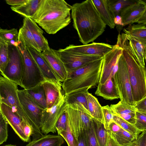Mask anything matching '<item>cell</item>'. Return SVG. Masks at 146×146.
I'll list each match as a JSON object with an SVG mask.
<instances>
[{
    "label": "cell",
    "mask_w": 146,
    "mask_h": 146,
    "mask_svg": "<svg viewBox=\"0 0 146 146\" xmlns=\"http://www.w3.org/2000/svg\"><path fill=\"white\" fill-rule=\"evenodd\" d=\"M73 26L83 45L94 41L105 31L103 22L92 0L77 3L71 6Z\"/></svg>",
    "instance_id": "1"
},
{
    "label": "cell",
    "mask_w": 146,
    "mask_h": 146,
    "mask_svg": "<svg viewBox=\"0 0 146 146\" xmlns=\"http://www.w3.org/2000/svg\"><path fill=\"white\" fill-rule=\"evenodd\" d=\"M71 6L64 0H41L31 18L49 34H55L71 22Z\"/></svg>",
    "instance_id": "2"
},
{
    "label": "cell",
    "mask_w": 146,
    "mask_h": 146,
    "mask_svg": "<svg viewBox=\"0 0 146 146\" xmlns=\"http://www.w3.org/2000/svg\"><path fill=\"white\" fill-rule=\"evenodd\" d=\"M116 44L123 49L122 54L127 67L135 105L146 96L145 68L139 61L124 33L118 34Z\"/></svg>",
    "instance_id": "3"
},
{
    "label": "cell",
    "mask_w": 146,
    "mask_h": 146,
    "mask_svg": "<svg viewBox=\"0 0 146 146\" xmlns=\"http://www.w3.org/2000/svg\"><path fill=\"white\" fill-rule=\"evenodd\" d=\"M103 58L68 74L62 84L65 95L95 87L99 82Z\"/></svg>",
    "instance_id": "4"
},
{
    "label": "cell",
    "mask_w": 146,
    "mask_h": 146,
    "mask_svg": "<svg viewBox=\"0 0 146 146\" xmlns=\"http://www.w3.org/2000/svg\"><path fill=\"white\" fill-rule=\"evenodd\" d=\"M17 47L21 55L23 65L21 87L25 89L34 87L41 83L44 78L19 32Z\"/></svg>",
    "instance_id": "5"
},
{
    "label": "cell",
    "mask_w": 146,
    "mask_h": 146,
    "mask_svg": "<svg viewBox=\"0 0 146 146\" xmlns=\"http://www.w3.org/2000/svg\"><path fill=\"white\" fill-rule=\"evenodd\" d=\"M17 94L23 110L33 129V140L38 139L43 135L41 128V119L44 109L41 108L28 94L26 90H18Z\"/></svg>",
    "instance_id": "6"
},
{
    "label": "cell",
    "mask_w": 146,
    "mask_h": 146,
    "mask_svg": "<svg viewBox=\"0 0 146 146\" xmlns=\"http://www.w3.org/2000/svg\"><path fill=\"white\" fill-rule=\"evenodd\" d=\"M17 85L0 76V101L11 107L22 120L29 125L18 97Z\"/></svg>",
    "instance_id": "7"
},
{
    "label": "cell",
    "mask_w": 146,
    "mask_h": 146,
    "mask_svg": "<svg viewBox=\"0 0 146 146\" xmlns=\"http://www.w3.org/2000/svg\"><path fill=\"white\" fill-rule=\"evenodd\" d=\"M114 79L119 90L120 101L134 106L131 86L126 63L122 54L119 59L118 68L114 76Z\"/></svg>",
    "instance_id": "8"
},
{
    "label": "cell",
    "mask_w": 146,
    "mask_h": 146,
    "mask_svg": "<svg viewBox=\"0 0 146 146\" xmlns=\"http://www.w3.org/2000/svg\"><path fill=\"white\" fill-rule=\"evenodd\" d=\"M66 103L65 95L62 96L52 107L43 110L42 115L40 129L45 135L51 132H56V125L59 117L64 112Z\"/></svg>",
    "instance_id": "9"
},
{
    "label": "cell",
    "mask_w": 146,
    "mask_h": 146,
    "mask_svg": "<svg viewBox=\"0 0 146 146\" xmlns=\"http://www.w3.org/2000/svg\"><path fill=\"white\" fill-rule=\"evenodd\" d=\"M8 47V63L4 71L1 74L8 80L21 86L23 66L21 55L17 46L10 45Z\"/></svg>",
    "instance_id": "10"
},
{
    "label": "cell",
    "mask_w": 146,
    "mask_h": 146,
    "mask_svg": "<svg viewBox=\"0 0 146 146\" xmlns=\"http://www.w3.org/2000/svg\"><path fill=\"white\" fill-rule=\"evenodd\" d=\"M56 52L63 63L67 74L94 61L103 58L97 55H86L75 53L59 49Z\"/></svg>",
    "instance_id": "11"
},
{
    "label": "cell",
    "mask_w": 146,
    "mask_h": 146,
    "mask_svg": "<svg viewBox=\"0 0 146 146\" xmlns=\"http://www.w3.org/2000/svg\"><path fill=\"white\" fill-rule=\"evenodd\" d=\"M119 15L122 19L123 27L134 23L146 24V3L142 0L123 9Z\"/></svg>",
    "instance_id": "12"
},
{
    "label": "cell",
    "mask_w": 146,
    "mask_h": 146,
    "mask_svg": "<svg viewBox=\"0 0 146 146\" xmlns=\"http://www.w3.org/2000/svg\"><path fill=\"white\" fill-rule=\"evenodd\" d=\"M122 50L121 47L116 44L112 50L103 57L99 83L104 84L111 76L114 77Z\"/></svg>",
    "instance_id": "13"
},
{
    "label": "cell",
    "mask_w": 146,
    "mask_h": 146,
    "mask_svg": "<svg viewBox=\"0 0 146 146\" xmlns=\"http://www.w3.org/2000/svg\"><path fill=\"white\" fill-rule=\"evenodd\" d=\"M114 45L104 43L93 42L81 45L70 44L63 49L64 50L80 54L100 56L103 57L112 50Z\"/></svg>",
    "instance_id": "14"
},
{
    "label": "cell",
    "mask_w": 146,
    "mask_h": 146,
    "mask_svg": "<svg viewBox=\"0 0 146 146\" xmlns=\"http://www.w3.org/2000/svg\"><path fill=\"white\" fill-rule=\"evenodd\" d=\"M42 52L57 80L63 82L67 78V72L55 50L50 48Z\"/></svg>",
    "instance_id": "15"
},
{
    "label": "cell",
    "mask_w": 146,
    "mask_h": 146,
    "mask_svg": "<svg viewBox=\"0 0 146 146\" xmlns=\"http://www.w3.org/2000/svg\"><path fill=\"white\" fill-rule=\"evenodd\" d=\"M0 111L8 124L23 141L29 142L31 139L24 134L21 127L22 119L10 107L2 103H0Z\"/></svg>",
    "instance_id": "16"
},
{
    "label": "cell",
    "mask_w": 146,
    "mask_h": 146,
    "mask_svg": "<svg viewBox=\"0 0 146 146\" xmlns=\"http://www.w3.org/2000/svg\"><path fill=\"white\" fill-rule=\"evenodd\" d=\"M41 84L45 95L46 108H50L63 95L62 84L57 80L44 79Z\"/></svg>",
    "instance_id": "17"
},
{
    "label": "cell",
    "mask_w": 146,
    "mask_h": 146,
    "mask_svg": "<svg viewBox=\"0 0 146 146\" xmlns=\"http://www.w3.org/2000/svg\"><path fill=\"white\" fill-rule=\"evenodd\" d=\"M65 111L71 131L77 141L80 135L86 131L84 129L78 111L71 105L66 104Z\"/></svg>",
    "instance_id": "18"
},
{
    "label": "cell",
    "mask_w": 146,
    "mask_h": 146,
    "mask_svg": "<svg viewBox=\"0 0 146 146\" xmlns=\"http://www.w3.org/2000/svg\"><path fill=\"white\" fill-rule=\"evenodd\" d=\"M95 94L107 100H111L120 98L119 92L114 77L111 76L104 84L98 83Z\"/></svg>",
    "instance_id": "19"
},
{
    "label": "cell",
    "mask_w": 146,
    "mask_h": 146,
    "mask_svg": "<svg viewBox=\"0 0 146 146\" xmlns=\"http://www.w3.org/2000/svg\"><path fill=\"white\" fill-rule=\"evenodd\" d=\"M26 46L36 62L44 79L57 80L42 52L31 46Z\"/></svg>",
    "instance_id": "20"
},
{
    "label": "cell",
    "mask_w": 146,
    "mask_h": 146,
    "mask_svg": "<svg viewBox=\"0 0 146 146\" xmlns=\"http://www.w3.org/2000/svg\"><path fill=\"white\" fill-rule=\"evenodd\" d=\"M23 24L27 27L31 32L40 51L42 52L50 48L47 40L43 35V31L33 19L30 18L24 17Z\"/></svg>",
    "instance_id": "21"
},
{
    "label": "cell",
    "mask_w": 146,
    "mask_h": 146,
    "mask_svg": "<svg viewBox=\"0 0 146 146\" xmlns=\"http://www.w3.org/2000/svg\"><path fill=\"white\" fill-rule=\"evenodd\" d=\"M88 90L85 89L64 95L66 104H75L78 109L90 114L87 106V95Z\"/></svg>",
    "instance_id": "22"
},
{
    "label": "cell",
    "mask_w": 146,
    "mask_h": 146,
    "mask_svg": "<svg viewBox=\"0 0 146 146\" xmlns=\"http://www.w3.org/2000/svg\"><path fill=\"white\" fill-rule=\"evenodd\" d=\"M123 31L135 55L141 66L145 67V60L146 59V44L142 43L124 29Z\"/></svg>",
    "instance_id": "23"
},
{
    "label": "cell",
    "mask_w": 146,
    "mask_h": 146,
    "mask_svg": "<svg viewBox=\"0 0 146 146\" xmlns=\"http://www.w3.org/2000/svg\"><path fill=\"white\" fill-rule=\"evenodd\" d=\"M101 19L106 25L111 29L115 26L113 17L109 8L107 0H92Z\"/></svg>",
    "instance_id": "24"
},
{
    "label": "cell",
    "mask_w": 146,
    "mask_h": 146,
    "mask_svg": "<svg viewBox=\"0 0 146 146\" xmlns=\"http://www.w3.org/2000/svg\"><path fill=\"white\" fill-rule=\"evenodd\" d=\"M41 0H27L20 5L11 6L13 11L22 15L24 17L31 18L38 9Z\"/></svg>",
    "instance_id": "25"
},
{
    "label": "cell",
    "mask_w": 146,
    "mask_h": 146,
    "mask_svg": "<svg viewBox=\"0 0 146 146\" xmlns=\"http://www.w3.org/2000/svg\"><path fill=\"white\" fill-rule=\"evenodd\" d=\"M64 142V139L59 135H43L39 138L33 140L26 146H61Z\"/></svg>",
    "instance_id": "26"
},
{
    "label": "cell",
    "mask_w": 146,
    "mask_h": 146,
    "mask_svg": "<svg viewBox=\"0 0 146 146\" xmlns=\"http://www.w3.org/2000/svg\"><path fill=\"white\" fill-rule=\"evenodd\" d=\"M87 97L88 109L90 115L92 117L103 123L102 106L98 99L89 92L87 94Z\"/></svg>",
    "instance_id": "27"
},
{
    "label": "cell",
    "mask_w": 146,
    "mask_h": 146,
    "mask_svg": "<svg viewBox=\"0 0 146 146\" xmlns=\"http://www.w3.org/2000/svg\"><path fill=\"white\" fill-rule=\"evenodd\" d=\"M19 32L17 29H4L0 27V43L8 46L13 45L17 46Z\"/></svg>",
    "instance_id": "28"
},
{
    "label": "cell",
    "mask_w": 146,
    "mask_h": 146,
    "mask_svg": "<svg viewBox=\"0 0 146 146\" xmlns=\"http://www.w3.org/2000/svg\"><path fill=\"white\" fill-rule=\"evenodd\" d=\"M25 90L41 108L43 109L46 108L45 95L41 83L34 87Z\"/></svg>",
    "instance_id": "29"
},
{
    "label": "cell",
    "mask_w": 146,
    "mask_h": 146,
    "mask_svg": "<svg viewBox=\"0 0 146 146\" xmlns=\"http://www.w3.org/2000/svg\"><path fill=\"white\" fill-rule=\"evenodd\" d=\"M146 25L137 24L129 25L123 29L143 44H146Z\"/></svg>",
    "instance_id": "30"
},
{
    "label": "cell",
    "mask_w": 146,
    "mask_h": 146,
    "mask_svg": "<svg viewBox=\"0 0 146 146\" xmlns=\"http://www.w3.org/2000/svg\"><path fill=\"white\" fill-rule=\"evenodd\" d=\"M113 134L121 146H134L139 135L130 133L121 128L119 131Z\"/></svg>",
    "instance_id": "31"
},
{
    "label": "cell",
    "mask_w": 146,
    "mask_h": 146,
    "mask_svg": "<svg viewBox=\"0 0 146 146\" xmlns=\"http://www.w3.org/2000/svg\"><path fill=\"white\" fill-rule=\"evenodd\" d=\"M107 0L109 8L114 19L116 16L119 15L123 9L137 1V0Z\"/></svg>",
    "instance_id": "32"
},
{
    "label": "cell",
    "mask_w": 146,
    "mask_h": 146,
    "mask_svg": "<svg viewBox=\"0 0 146 146\" xmlns=\"http://www.w3.org/2000/svg\"><path fill=\"white\" fill-rule=\"evenodd\" d=\"M93 120L96 136L99 146H105L107 138V130L103 123L93 118Z\"/></svg>",
    "instance_id": "33"
},
{
    "label": "cell",
    "mask_w": 146,
    "mask_h": 146,
    "mask_svg": "<svg viewBox=\"0 0 146 146\" xmlns=\"http://www.w3.org/2000/svg\"><path fill=\"white\" fill-rule=\"evenodd\" d=\"M114 114L118 115L121 114L135 115L136 109L134 106L127 104L120 101L116 104L110 106Z\"/></svg>",
    "instance_id": "34"
},
{
    "label": "cell",
    "mask_w": 146,
    "mask_h": 146,
    "mask_svg": "<svg viewBox=\"0 0 146 146\" xmlns=\"http://www.w3.org/2000/svg\"><path fill=\"white\" fill-rule=\"evenodd\" d=\"M19 32L22 36L26 46H31L40 51L31 32L25 24H23L22 26L19 29Z\"/></svg>",
    "instance_id": "35"
},
{
    "label": "cell",
    "mask_w": 146,
    "mask_h": 146,
    "mask_svg": "<svg viewBox=\"0 0 146 146\" xmlns=\"http://www.w3.org/2000/svg\"><path fill=\"white\" fill-rule=\"evenodd\" d=\"M113 120L122 128L130 133L139 135L142 132L138 130L134 125L130 123L114 114Z\"/></svg>",
    "instance_id": "36"
},
{
    "label": "cell",
    "mask_w": 146,
    "mask_h": 146,
    "mask_svg": "<svg viewBox=\"0 0 146 146\" xmlns=\"http://www.w3.org/2000/svg\"><path fill=\"white\" fill-rule=\"evenodd\" d=\"M59 135L65 140L68 146H78V141L72 133L67 120L65 131L60 133Z\"/></svg>",
    "instance_id": "37"
},
{
    "label": "cell",
    "mask_w": 146,
    "mask_h": 146,
    "mask_svg": "<svg viewBox=\"0 0 146 146\" xmlns=\"http://www.w3.org/2000/svg\"><path fill=\"white\" fill-rule=\"evenodd\" d=\"M9 52L8 46L0 43V72L2 73L8 62Z\"/></svg>",
    "instance_id": "38"
},
{
    "label": "cell",
    "mask_w": 146,
    "mask_h": 146,
    "mask_svg": "<svg viewBox=\"0 0 146 146\" xmlns=\"http://www.w3.org/2000/svg\"><path fill=\"white\" fill-rule=\"evenodd\" d=\"M136 123L134 125L139 131H146V113L136 111H135Z\"/></svg>",
    "instance_id": "39"
},
{
    "label": "cell",
    "mask_w": 146,
    "mask_h": 146,
    "mask_svg": "<svg viewBox=\"0 0 146 146\" xmlns=\"http://www.w3.org/2000/svg\"><path fill=\"white\" fill-rule=\"evenodd\" d=\"M103 124L105 129L107 130L110 123L113 120L114 113L108 105L102 106Z\"/></svg>",
    "instance_id": "40"
},
{
    "label": "cell",
    "mask_w": 146,
    "mask_h": 146,
    "mask_svg": "<svg viewBox=\"0 0 146 146\" xmlns=\"http://www.w3.org/2000/svg\"><path fill=\"white\" fill-rule=\"evenodd\" d=\"M86 132L88 146H99L95 135L93 119L90 122L89 128Z\"/></svg>",
    "instance_id": "41"
},
{
    "label": "cell",
    "mask_w": 146,
    "mask_h": 146,
    "mask_svg": "<svg viewBox=\"0 0 146 146\" xmlns=\"http://www.w3.org/2000/svg\"><path fill=\"white\" fill-rule=\"evenodd\" d=\"M8 123L3 117L0 121V145L6 141L8 137Z\"/></svg>",
    "instance_id": "42"
},
{
    "label": "cell",
    "mask_w": 146,
    "mask_h": 146,
    "mask_svg": "<svg viewBox=\"0 0 146 146\" xmlns=\"http://www.w3.org/2000/svg\"><path fill=\"white\" fill-rule=\"evenodd\" d=\"M66 116L65 111L61 115L58 119L56 125V129L58 135L65 131L66 126Z\"/></svg>",
    "instance_id": "43"
},
{
    "label": "cell",
    "mask_w": 146,
    "mask_h": 146,
    "mask_svg": "<svg viewBox=\"0 0 146 146\" xmlns=\"http://www.w3.org/2000/svg\"><path fill=\"white\" fill-rule=\"evenodd\" d=\"M107 138L105 146H121L116 140L113 134L108 130H107Z\"/></svg>",
    "instance_id": "44"
},
{
    "label": "cell",
    "mask_w": 146,
    "mask_h": 146,
    "mask_svg": "<svg viewBox=\"0 0 146 146\" xmlns=\"http://www.w3.org/2000/svg\"><path fill=\"white\" fill-rule=\"evenodd\" d=\"M134 106L137 111L146 113V96L136 102Z\"/></svg>",
    "instance_id": "45"
},
{
    "label": "cell",
    "mask_w": 146,
    "mask_h": 146,
    "mask_svg": "<svg viewBox=\"0 0 146 146\" xmlns=\"http://www.w3.org/2000/svg\"><path fill=\"white\" fill-rule=\"evenodd\" d=\"M21 127L25 135L31 139V136L33 134V129L31 127L23 120L21 123Z\"/></svg>",
    "instance_id": "46"
},
{
    "label": "cell",
    "mask_w": 146,
    "mask_h": 146,
    "mask_svg": "<svg viewBox=\"0 0 146 146\" xmlns=\"http://www.w3.org/2000/svg\"><path fill=\"white\" fill-rule=\"evenodd\" d=\"M134 146H146V131L139 135Z\"/></svg>",
    "instance_id": "47"
},
{
    "label": "cell",
    "mask_w": 146,
    "mask_h": 146,
    "mask_svg": "<svg viewBox=\"0 0 146 146\" xmlns=\"http://www.w3.org/2000/svg\"><path fill=\"white\" fill-rule=\"evenodd\" d=\"M77 141V146H88L86 131H84L79 136Z\"/></svg>",
    "instance_id": "48"
},
{
    "label": "cell",
    "mask_w": 146,
    "mask_h": 146,
    "mask_svg": "<svg viewBox=\"0 0 146 146\" xmlns=\"http://www.w3.org/2000/svg\"><path fill=\"white\" fill-rule=\"evenodd\" d=\"M121 127L115 122L112 120L109 124L108 129L113 134H115L119 131Z\"/></svg>",
    "instance_id": "49"
},
{
    "label": "cell",
    "mask_w": 146,
    "mask_h": 146,
    "mask_svg": "<svg viewBox=\"0 0 146 146\" xmlns=\"http://www.w3.org/2000/svg\"><path fill=\"white\" fill-rule=\"evenodd\" d=\"M27 0H6V3L12 6L20 5L26 2Z\"/></svg>",
    "instance_id": "50"
},
{
    "label": "cell",
    "mask_w": 146,
    "mask_h": 146,
    "mask_svg": "<svg viewBox=\"0 0 146 146\" xmlns=\"http://www.w3.org/2000/svg\"><path fill=\"white\" fill-rule=\"evenodd\" d=\"M114 22L115 25H119L123 27L122 19L119 15L115 17L114 19Z\"/></svg>",
    "instance_id": "51"
},
{
    "label": "cell",
    "mask_w": 146,
    "mask_h": 146,
    "mask_svg": "<svg viewBox=\"0 0 146 146\" xmlns=\"http://www.w3.org/2000/svg\"><path fill=\"white\" fill-rule=\"evenodd\" d=\"M3 117V116L2 115L1 112L0 111V121L1 120L2 118Z\"/></svg>",
    "instance_id": "52"
},
{
    "label": "cell",
    "mask_w": 146,
    "mask_h": 146,
    "mask_svg": "<svg viewBox=\"0 0 146 146\" xmlns=\"http://www.w3.org/2000/svg\"><path fill=\"white\" fill-rule=\"evenodd\" d=\"M4 146H16V145H11V144H9V145H6Z\"/></svg>",
    "instance_id": "53"
},
{
    "label": "cell",
    "mask_w": 146,
    "mask_h": 146,
    "mask_svg": "<svg viewBox=\"0 0 146 146\" xmlns=\"http://www.w3.org/2000/svg\"></svg>",
    "instance_id": "54"
},
{
    "label": "cell",
    "mask_w": 146,
    "mask_h": 146,
    "mask_svg": "<svg viewBox=\"0 0 146 146\" xmlns=\"http://www.w3.org/2000/svg\"></svg>",
    "instance_id": "55"
}]
</instances>
